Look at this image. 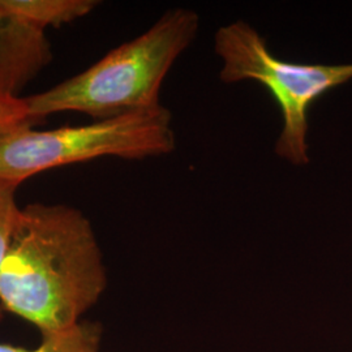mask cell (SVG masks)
<instances>
[{"instance_id":"7","label":"cell","mask_w":352,"mask_h":352,"mask_svg":"<svg viewBox=\"0 0 352 352\" xmlns=\"http://www.w3.org/2000/svg\"><path fill=\"white\" fill-rule=\"evenodd\" d=\"M101 324L81 321L65 331L42 337L34 350L0 343V352H98L102 340Z\"/></svg>"},{"instance_id":"3","label":"cell","mask_w":352,"mask_h":352,"mask_svg":"<svg viewBox=\"0 0 352 352\" xmlns=\"http://www.w3.org/2000/svg\"><path fill=\"white\" fill-rule=\"evenodd\" d=\"M175 146L173 115L162 104L85 126L25 128L0 136V179L20 186L54 167L101 157L145 160L170 154Z\"/></svg>"},{"instance_id":"1","label":"cell","mask_w":352,"mask_h":352,"mask_svg":"<svg viewBox=\"0 0 352 352\" xmlns=\"http://www.w3.org/2000/svg\"><path fill=\"white\" fill-rule=\"evenodd\" d=\"M107 272L94 228L67 204L20 209L0 267V307L37 327L65 331L101 299Z\"/></svg>"},{"instance_id":"2","label":"cell","mask_w":352,"mask_h":352,"mask_svg":"<svg viewBox=\"0 0 352 352\" xmlns=\"http://www.w3.org/2000/svg\"><path fill=\"white\" fill-rule=\"evenodd\" d=\"M199 29V13L188 8L167 11L145 33L84 72L24 98L30 116L41 123L51 113L75 111L102 120L160 106L166 76Z\"/></svg>"},{"instance_id":"9","label":"cell","mask_w":352,"mask_h":352,"mask_svg":"<svg viewBox=\"0 0 352 352\" xmlns=\"http://www.w3.org/2000/svg\"><path fill=\"white\" fill-rule=\"evenodd\" d=\"M38 124L28 110L25 100L0 94V136Z\"/></svg>"},{"instance_id":"5","label":"cell","mask_w":352,"mask_h":352,"mask_svg":"<svg viewBox=\"0 0 352 352\" xmlns=\"http://www.w3.org/2000/svg\"><path fill=\"white\" fill-rule=\"evenodd\" d=\"M52 60L45 30L0 8V94L19 97Z\"/></svg>"},{"instance_id":"8","label":"cell","mask_w":352,"mask_h":352,"mask_svg":"<svg viewBox=\"0 0 352 352\" xmlns=\"http://www.w3.org/2000/svg\"><path fill=\"white\" fill-rule=\"evenodd\" d=\"M19 184L0 179V267L4 261L10 241L12 238L13 230L20 213V208L16 204V190ZM0 307V321L4 314Z\"/></svg>"},{"instance_id":"4","label":"cell","mask_w":352,"mask_h":352,"mask_svg":"<svg viewBox=\"0 0 352 352\" xmlns=\"http://www.w3.org/2000/svg\"><path fill=\"white\" fill-rule=\"evenodd\" d=\"M214 51L221 60L219 77L226 84L254 81L277 102L282 129L276 153L286 162H309L308 113L312 103L352 78V63H292L276 56L257 29L238 20L221 26L214 36Z\"/></svg>"},{"instance_id":"6","label":"cell","mask_w":352,"mask_h":352,"mask_svg":"<svg viewBox=\"0 0 352 352\" xmlns=\"http://www.w3.org/2000/svg\"><path fill=\"white\" fill-rule=\"evenodd\" d=\"M98 4L96 0H0V8L41 30L72 23Z\"/></svg>"}]
</instances>
